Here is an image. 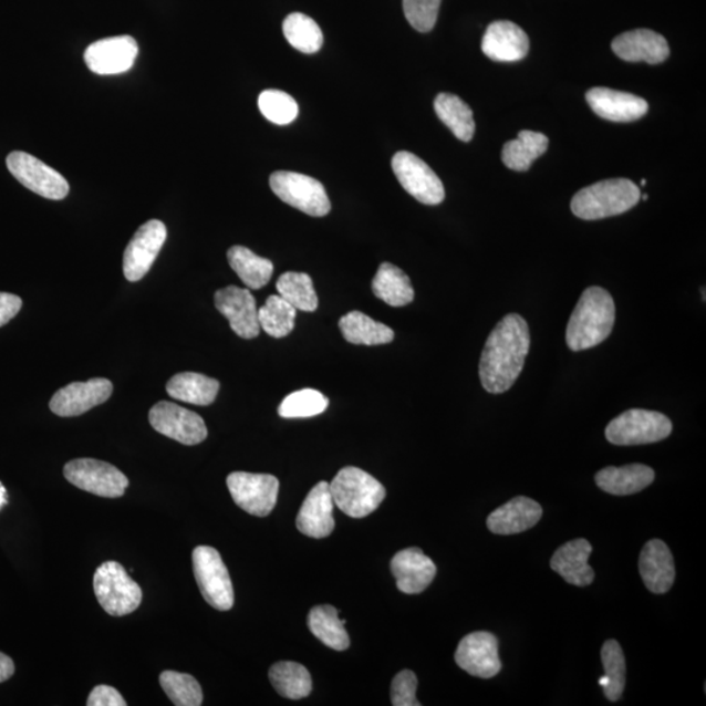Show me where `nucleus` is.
<instances>
[{
  "mask_svg": "<svg viewBox=\"0 0 706 706\" xmlns=\"http://www.w3.org/2000/svg\"><path fill=\"white\" fill-rule=\"evenodd\" d=\"M530 329L520 314L510 313L497 323L481 352L479 377L491 394L509 391L525 366L530 350Z\"/></svg>",
  "mask_w": 706,
  "mask_h": 706,
  "instance_id": "1",
  "label": "nucleus"
},
{
  "mask_svg": "<svg viewBox=\"0 0 706 706\" xmlns=\"http://www.w3.org/2000/svg\"><path fill=\"white\" fill-rule=\"evenodd\" d=\"M615 316V302L611 294L601 287L588 288L569 320L568 347L580 352L603 343L614 329Z\"/></svg>",
  "mask_w": 706,
  "mask_h": 706,
  "instance_id": "2",
  "label": "nucleus"
},
{
  "mask_svg": "<svg viewBox=\"0 0 706 706\" xmlns=\"http://www.w3.org/2000/svg\"><path fill=\"white\" fill-rule=\"evenodd\" d=\"M640 197L638 186L630 179H606L575 194L571 208L582 220H601L630 211Z\"/></svg>",
  "mask_w": 706,
  "mask_h": 706,
  "instance_id": "3",
  "label": "nucleus"
},
{
  "mask_svg": "<svg viewBox=\"0 0 706 706\" xmlns=\"http://www.w3.org/2000/svg\"><path fill=\"white\" fill-rule=\"evenodd\" d=\"M334 503L343 513L364 518L385 500L386 489L371 474L357 467H344L330 482Z\"/></svg>",
  "mask_w": 706,
  "mask_h": 706,
  "instance_id": "4",
  "label": "nucleus"
},
{
  "mask_svg": "<svg viewBox=\"0 0 706 706\" xmlns=\"http://www.w3.org/2000/svg\"><path fill=\"white\" fill-rule=\"evenodd\" d=\"M93 589L101 608L112 616L132 614L143 600L142 588L117 561H106L97 568Z\"/></svg>",
  "mask_w": 706,
  "mask_h": 706,
  "instance_id": "5",
  "label": "nucleus"
},
{
  "mask_svg": "<svg viewBox=\"0 0 706 706\" xmlns=\"http://www.w3.org/2000/svg\"><path fill=\"white\" fill-rule=\"evenodd\" d=\"M673 423L657 411L633 408L625 411L608 425L606 438L617 446L660 443L672 435Z\"/></svg>",
  "mask_w": 706,
  "mask_h": 706,
  "instance_id": "6",
  "label": "nucleus"
},
{
  "mask_svg": "<svg viewBox=\"0 0 706 706\" xmlns=\"http://www.w3.org/2000/svg\"><path fill=\"white\" fill-rule=\"evenodd\" d=\"M194 574L201 595L216 610L228 611L233 608L235 592L228 569L218 550L199 546L193 552Z\"/></svg>",
  "mask_w": 706,
  "mask_h": 706,
  "instance_id": "7",
  "label": "nucleus"
},
{
  "mask_svg": "<svg viewBox=\"0 0 706 706\" xmlns=\"http://www.w3.org/2000/svg\"><path fill=\"white\" fill-rule=\"evenodd\" d=\"M270 186L276 196L298 210L321 218L331 210L325 186L319 179L297 172L272 173Z\"/></svg>",
  "mask_w": 706,
  "mask_h": 706,
  "instance_id": "8",
  "label": "nucleus"
},
{
  "mask_svg": "<svg viewBox=\"0 0 706 706\" xmlns=\"http://www.w3.org/2000/svg\"><path fill=\"white\" fill-rule=\"evenodd\" d=\"M63 473L72 486L106 499H118L128 487L126 475L103 460L74 459L64 466Z\"/></svg>",
  "mask_w": 706,
  "mask_h": 706,
  "instance_id": "9",
  "label": "nucleus"
},
{
  "mask_svg": "<svg viewBox=\"0 0 706 706\" xmlns=\"http://www.w3.org/2000/svg\"><path fill=\"white\" fill-rule=\"evenodd\" d=\"M7 168L21 185L42 198L62 200L69 196L68 179L38 157L13 150L7 156Z\"/></svg>",
  "mask_w": 706,
  "mask_h": 706,
  "instance_id": "10",
  "label": "nucleus"
},
{
  "mask_svg": "<svg viewBox=\"0 0 706 706\" xmlns=\"http://www.w3.org/2000/svg\"><path fill=\"white\" fill-rule=\"evenodd\" d=\"M227 486L236 506L251 516H269L277 506L279 480L272 475L237 471L229 475Z\"/></svg>",
  "mask_w": 706,
  "mask_h": 706,
  "instance_id": "11",
  "label": "nucleus"
},
{
  "mask_svg": "<svg viewBox=\"0 0 706 706\" xmlns=\"http://www.w3.org/2000/svg\"><path fill=\"white\" fill-rule=\"evenodd\" d=\"M392 167L403 189L421 204L436 206L445 199L442 179L421 157L401 150L394 155Z\"/></svg>",
  "mask_w": 706,
  "mask_h": 706,
  "instance_id": "12",
  "label": "nucleus"
},
{
  "mask_svg": "<svg viewBox=\"0 0 706 706\" xmlns=\"http://www.w3.org/2000/svg\"><path fill=\"white\" fill-rule=\"evenodd\" d=\"M149 423L158 434L187 446L204 443L208 436L206 423L198 414L167 401L150 408Z\"/></svg>",
  "mask_w": 706,
  "mask_h": 706,
  "instance_id": "13",
  "label": "nucleus"
},
{
  "mask_svg": "<svg viewBox=\"0 0 706 706\" xmlns=\"http://www.w3.org/2000/svg\"><path fill=\"white\" fill-rule=\"evenodd\" d=\"M167 236V227L160 220H149L136 230L124 255V273L128 282H139L147 276Z\"/></svg>",
  "mask_w": 706,
  "mask_h": 706,
  "instance_id": "14",
  "label": "nucleus"
},
{
  "mask_svg": "<svg viewBox=\"0 0 706 706\" xmlns=\"http://www.w3.org/2000/svg\"><path fill=\"white\" fill-rule=\"evenodd\" d=\"M457 665L481 679H491L501 672L499 640L489 632H474L460 641L456 652Z\"/></svg>",
  "mask_w": 706,
  "mask_h": 706,
  "instance_id": "15",
  "label": "nucleus"
},
{
  "mask_svg": "<svg viewBox=\"0 0 706 706\" xmlns=\"http://www.w3.org/2000/svg\"><path fill=\"white\" fill-rule=\"evenodd\" d=\"M113 384L106 378H92L86 382H72L58 391L50 409L58 416L72 417L89 413L111 398Z\"/></svg>",
  "mask_w": 706,
  "mask_h": 706,
  "instance_id": "16",
  "label": "nucleus"
},
{
  "mask_svg": "<svg viewBox=\"0 0 706 706\" xmlns=\"http://www.w3.org/2000/svg\"><path fill=\"white\" fill-rule=\"evenodd\" d=\"M139 46L132 35H117L92 43L85 50L84 61L98 75H117L134 66Z\"/></svg>",
  "mask_w": 706,
  "mask_h": 706,
  "instance_id": "17",
  "label": "nucleus"
},
{
  "mask_svg": "<svg viewBox=\"0 0 706 706\" xmlns=\"http://www.w3.org/2000/svg\"><path fill=\"white\" fill-rule=\"evenodd\" d=\"M215 307L243 340H255L261 333L257 301L249 290L236 285L221 288L215 293Z\"/></svg>",
  "mask_w": 706,
  "mask_h": 706,
  "instance_id": "18",
  "label": "nucleus"
},
{
  "mask_svg": "<svg viewBox=\"0 0 706 706\" xmlns=\"http://www.w3.org/2000/svg\"><path fill=\"white\" fill-rule=\"evenodd\" d=\"M334 506L330 482L320 481L299 511L297 526L301 534L314 539L329 537L335 529Z\"/></svg>",
  "mask_w": 706,
  "mask_h": 706,
  "instance_id": "19",
  "label": "nucleus"
},
{
  "mask_svg": "<svg viewBox=\"0 0 706 706\" xmlns=\"http://www.w3.org/2000/svg\"><path fill=\"white\" fill-rule=\"evenodd\" d=\"M530 41L522 28L500 20L489 24L481 41V50L489 60L517 62L528 55Z\"/></svg>",
  "mask_w": 706,
  "mask_h": 706,
  "instance_id": "20",
  "label": "nucleus"
},
{
  "mask_svg": "<svg viewBox=\"0 0 706 706\" xmlns=\"http://www.w3.org/2000/svg\"><path fill=\"white\" fill-rule=\"evenodd\" d=\"M586 101L596 115L611 122L637 121L650 111V105L643 97L603 86L590 90Z\"/></svg>",
  "mask_w": 706,
  "mask_h": 706,
  "instance_id": "21",
  "label": "nucleus"
},
{
  "mask_svg": "<svg viewBox=\"0 0 706 706\" xmlns=\"http://www.w3.org/2000/svg\"><path fill=\"white\" fill-rule=\"evenodd\" d=\"M391 567L396 586L405 594L423 593L437 573L434 561L416 547L396 553Z\"/></svg>",
  "mask_w": 706,
  "mask_h": 706,
  "instance_id": "22",
  "label": "nucleus"
},
{
  "mask_svg": "<svg viewBox=\"0 0 706 706\" xmlns=\"http://www.w3.org/2000/svg\"><path fill=\"white\" fill-rule=\"evenodd\" d=\"M614 53L626 62H646L658 64L669 55L668 43L664 35L651 29H635L625 32L612 41Z\"/></svg>",
  "mask_w": 706,
  "mask_h": 706,
  "instance_id": "23",
  "label": "nucleus"
},
{
  "mask_svg": "<svg viewBox=\"0 0 706 706\" xmlns=\"http://www.w3.org/2000/svg\"><path fill=\"white\" fill-rule=\"evenodd\" d=\"M638 568L641 578L650 592L665 594L675 581V564L672 551L660 539L650 540L641 551Z\"/></svg>",
  "mask_w": 706,
  "mask_h": 706,
  "instance_id": "24",
  "label": "nucleus"
},
{
  "mask_svg": "<svg viewBox=\"0 0 706 706\" xmlns=\"http://www.w3.org/2000/svg\"><path fill=\"white\" fill-rule=\"evenodd\" d=\"M543 516V509L529 497L518 496L489 515L488 530L497 536L520 534L534 528Z\"/></svg>",
  "mask_w": 706,
  "mask_h": 706,
  "instance_id": "25",
  "label": "nucleus"
},
{
  "mask_svg": "<svg viewBox=\"0 0 706 706\" xmlns=\"http://www.w3.org/2000/svg\"><path fill=\"white\" fill-rule=\"evenodd\" d=\"M593 547L586 539H574L558 549L551 559L552 571L561 575L574 586H589L594 581L595 573L588 560Z\"/></svg>",
  "mask_w": 706,
  "mask_h": 706,
  "instance_id": "26",
  "label": "nucleus"
},
{
  "mask_svg": "<svg viewBox=\"0 0 706 706\" xmlns=\"http://www.w3.org/2000/svg\"><path fill=\"white\" fill-rule=\"evenodd\" d=\"M650 466L633 464L623 467H606L595 475L596 486L615 496H629L644 491L654 481Z\"/></svg>",
  "mask_w": 706,
  "mask_h": 706,
  "instance_id": "27",
  "label": "nucleus"
},
{
  "mask_svg": "<svg viewBox=\"0 0 706 706\" xmlns=\"http://www.w3.org/2000/svg\"><path fill=\"white\" fill-rule=\"evenodd\" d=\"M220 382L205 374L184 372L173 376L167 384V393L173 399L196 406H210L218 396Z\"/></svg>",
  "mask_w": 706,
  "mask_h": 706,
  "instance_id": "28",
  "label": "nucleus"
},
{
  "mask_svg": "<svg viewBox=\"0 0 706 706\" xmlns=\"http://www.w3.org/2000/svg\"><path fill=\"white\" fill-rule=\"evenodd\" d=\"M374 297L387 305L399 308L411 304L415 298L409 278L392 263H382L372 282Z\"/></svg>",
  "mask_w": 706,
  "mask_h": 706,
  "instance_id": "29",
  "label": "nucleus"
},
{
  "mask_svg": "<svg viewBox=\"0 0 706 706\" xmlns=\"http://www.w3.org/2000/svg\"><path fill=\"white\" fill-rule=\"evenodd\" d=\"M340 329L345 341L356 345H381L393 342L394 331L357 311L342 316Z\"/></svg>",
  "mask_w": 706,
  "mask_h": 706,
  "instance_id": "30",
  "label": "nucleus"
},
{
  "mask_svg": "<svg viewBox=\"0 0 706 706\" xmlns=\"http://www.w3.org/2000/svg\"><path fill=\"white\" fill-rule=\"evenodd\" d=\"M549 148V138L544 134L522 129L517 139L509 141L502 148V163L511 170H529L538 157Z\"/></svg>",
  "mask_w": 706,
  "mask_h": 706,
  "instance_id": "31",
  "label": "nucleus"
},
{
  "mask_svg": "<svg viewBox=\"0 0 706 706\" xmlns=\"http://www.w3.org/2000/svg\"><path fill=\"white\" fill-rule=\"evenodd\" d=\"M227 257L230 268L249 290H261L266 284H269L273 273V264L270 259L259 257L240 245L230 248Z\"/></svg>",
  "mask_w": 706,
  "mask_h": 706,
  "instance_id": "32",
  "label": "nucleus"
},
{
  "mask_svg": "<svg viewBox=\"0 0 706 706\" xmlns=\"http://www.w3.org/2000/svg\"><path fill=\"white\" fill-rule=\"evenodd\" d=\"M344 624L345 621H341L338 610L333 606H316L309 612V630L330 650L338 652L349 650L350 636Z\"/></svg>",
  "mask_w": 706,
  "mask_h": 706,
  "instance_id": "33",
  "label": "nucleus"
},
{
  "mask_svg": "<svg viewBox=\"0 0 706 706\" xmlns=\"http://www.w3.org/2000/svg\"><path fill=\"white\" fill-rule=\"evenodd\" d=\"M269 676L277 693L291 700H301L312 693V676L305 666L297 662H278L270 668Z\"/></svg>",
  "mask_w": 706,
  "mask_h": 706,
  "instance_id": "34",
  "label": "nucleus"
},
{
  "mask_svg": "<svg viewBox=\"0 0 706 706\" xmlns=\"http://www.w3.org/2000/svg\"><path fill=\"white\" fill-rule=\"evenodd\" d=\"M435 111L443 124L450 128L456 138L470 142L475 134L471 107L451 93H439L435 100Z\"/></svg>",
  "mask_w": 706,
  "mask_h": 706,
  "instance_id": "35",
  "label": "nucleus"
},
{
  "mask_svg": "<svg viewBox=\"0 0 706 706\" xmlns=\"http://www.w3.org/2000/svg\"><path fill=\"white\" fill-rule=\"evenodd\" d=\"M279 297L301 312H314L319 308V298L313 287V280L305 272H284L278 279Z\"/></svg>",
  "mask_w": 706,
  "mask_h": 706,
  "instance_id": "36",
  "label": "nucleus"
},
{
  "mask_svg": "<svg viewBox=\"0 0 706 706\" xmlns=\"http://www.w3.org/2000/svg\"><path fill=\"white\" fill-rule=\"evenodd\" d=\"M283 32L291 46L304 54L320 52L323 45V33L319 24L304 13L288 14L283 23Z\"/></svg>",
  "mask_w": 706,
  "mask_h": 706,
  "instance_id": "37",
  "label": "nucleus"
},
{
  "mask_svg": "<svg viewBox=\"0 0 706 706\" xmlns=\"http://www.w3.org/2000/svg\"><path fill=\"white\" fill-rule=\"evenodd\" d=\"M297 312L290 302L272 294L258 311L259 325L266 334L279 340L292 333Z\"/></svg>",
  "mask_w": 706,
  "mask_h": 706,
  "instance_id": "38",
  "label": "nucleus"
},
{
  "mask_svg": "<svg viewBox=\"0 0 706 706\" xmlns=\"http://www.w3.org/2000/svg\"><path fill=\"white\" fill-rule=\"evenodd\" d=\"M602 664L604 676L609 683L604 687V696L615 703L622 697L626 681L625 657L621 644L616 640H609L602 647Z\"/></svg>",
  "mask_w": 706,
  "mask_h": 706,
  "instance_id": "39",
  "label": "nucleus"
},
{
  "mask_svg": "<svg viewBox=\"0 0 706 706\" xmlns=\"http://www.w3.org/2000/svg\"><path fill=\"white\" fill-rule=\"evenodd\" d=\"M329 407V399L314 388H302L287 395L280 403L279 415L284 419H304L325 413Z\"/></svg>",
  "mask_w": 706,
  "mask_h": 706,
  "instance_id": "40",
  "label": "nucleus"
},
{
  "mask_svg": "<svg viewBox=\"0 0 706 706\" xmlns=\"http://www.w3.org/2000/svg\"><path fill=\"white\" fill-rule=\"evenodd\" d=\"M160 684L170 702L177 706H199L204 703V691L189 674L164 672Z\"/></svg>",
  "mask_w": 706,
  "mask_h": 706,
  "instance_id": "41",
  "label": "nucleus"
},
{
  "mask_svg": "<svg viewBox=\"0 0 706 706\" xmlns=\"http://www.w3.org/2000/svg\"><path fill=\"white\" fill-rule=\"evenodd\" d=\"M259 111L272 124L290 125L299 115L297 101L288 93L279 90H266L258 98Z\"/></svg>",
  "mask_w": 706,
  "mask_h": 706,
  "instance_id": "42",
  "label": "nucleus"
},
{
  "mask_svg": "<svg viewBox=\"0 0 706 706\" xmlns=\"http://www.w3.org/2000/svg\"><path fill=\"white\" fill-rule=\"evenodd\" d=\"M442 0H403V11L411 27L428 33L435 28Z\"/></svg>",
  "mask_w": 706,
  "mask_h": 706,
  "instance_id": "43",
  "label": "nucleus"
},
{
  "mask_svg": "<svg viewBox=\"0 0 706 706\" xmlns=\"http://www.w3.org/2000/svg\"><path fill=\"white\" fill-rule=\"evenodd\" d=\"M417 678L411 669H403L392 683V704L394 706H421L416 698Z\"/></svg>",
  "mask_w": 706,
  "mask_h": 706,
  "instance_id": "44",
  "label": "nucleus"
},
{
  "mask_svg": "<svg viewBox=\"0 0 706 706\" xmlns=\"http://www.w3.org/2000/svg\"><path fill=\"white\" fill-rule=\"evenodd\" d=\"M89 706H126L125 698L117 689L111 686H97L93 688L89 702Z\"/></svg>",
  "mask_w": 706,
  "mask_h": 706,
  "instance_id": "45",
  "label": "nucleus"
},
{
  "mask_svg": "<svg viewBox=\"0 0 706 706\" xmlns=\"http://www.w3.org/2000/svg\"><path fill=\"white\" fill-rule=\"evenodd\" d=\"M21 307H23V300L17 294L0 292V328L17 316Z\"/></svg>",
  "mask_w": 706,
  "mask_h": 706,
  "instance_id": "46",
  "label": "nucleus"
},
{
  "mask_svg": "<svg viewBox=\"0 0 706 706\" xmlns=\"http://www.w3.org/2000/svg\"><path fill=\"white\" fill-rule=\"evenodd\" d=\"M14 673L13 661L3 653H0V683L9 681Z\"/></svg>",
  "mask_w": 706,
  "mask_h": 706,
  "instance_id": "47",
  "label": "nucleus"
},
{
  "mask_svg": "<svg viewBox=\"0 0 706 706\" xmlns=\"http://www.w3.org/2000/svg\"><path fill=\"white\" fill-rule=\"evenodd\" d=\"M7 503H9V494H7L3 482L0 481V510H2Z\"/></svg>",
  "mask_w": 706,
  "mask_h": 706,
  "instance_id": "48",
  "label": "nucleus"
},
{
  "mask_svg": "<svg viewBox=\"0 0 706 706\" xmlns=\"http://www.w3.org/2000/svg\"><path fill=\"white\" fill-rule=\"evenodd\" d=\"M608 683H609V681H608L606 676H601L600 686L604 688V687L608 686Z\"/></svg>",
  "mask_w": 706,
  "mask_h": 706,
  "instance_id": "49",
  "label": "nucleus"
},
{
  "mask_svg": "<svg viewBox=\"0 0 706 706\" xmlns=\"http://www.w3.org/2000/svg\"><path fill=\"white\" fill-rule=\"evenodd\" d=\"M645 185H646V181L645 179H643V181H641V186H645Z\"/></svg>",
  "mask_w": 706,
  "mask_h": 706,
  "instance_id": "50",
  "label": "nucleus"
}]
</instances>
